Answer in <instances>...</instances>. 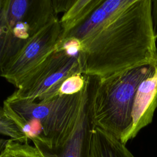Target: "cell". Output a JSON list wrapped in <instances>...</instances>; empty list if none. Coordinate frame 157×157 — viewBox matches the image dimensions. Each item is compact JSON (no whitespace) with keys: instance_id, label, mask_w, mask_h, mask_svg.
I'll return each instance as SVG.
<instances>
[{"instance_id":"cell-6","label":"cell","mask_w":157,"mask_h":157,"mask_svg":"<svg viewBox=\"0 0 157 157\" xmlns=\"http://www.w3.org/2000/svg\"><path fill=\"white\" fill-rule=\"evenodd\" d=\"M61 36L58 18L42 28L15 56L0 66L1 76L18 88L25 78L58 49Z\"/></svg>"},{"instance_id":"cell-12","label":"cell","mask_w":157,"mask_h":157,"mask_svg":"<svg viewBox=\"0 0 157 157\" xmlns=\"http://www.w3.org/2000/svg\"><path fill=\"white\" fill-rule=\"evenodd\" d=\"M0 132L21 144H28L29 139L18 123L2 107L0 111Z\"/></svg>"},{"instance_id":"cell-13","label":"cell","mask_w":157,"mask_h":157,"mask_svg":"<svg viewBox=\"0 0 157 157\" xmlns=\"http://www.w3.org/2000/svg\"><path fill=\"white\" fill-rule=\"evenodd\" d=\"M89 76L83 74H77L69 77L62 83L58 95H73L81 92Z\"/></svg>"},{"instance_id":"cell-5","label":"cell","mask_w":157,"mask_h":157,"mask_svg":"<svg viewBox=\"0 0 157 157\" xmlns=\"http://www.w3.org/2000/svg\"><path fill=\"white\" fill-rule=\"evenodd\" d=\"M82 51H71L62 46L31 73L6 100L44 102L58 95L63 82L69 77L83 74Z\"/></svg>"},{"instance_id":"cell-3","label":"cell","mask_w":157,"mask_h":157,"mask_svg":"<svg viewBox=\"0 0 157 157\" xmlns=\"http://www.w3.org/2000/svg\"><path fill=\"white\" fill-rule=\"evenodd\" d=\"M90 78L83 90L75 94H59L44 102L5 101L43 136L45 145L57 149L67 141L76 125L83 97L90 86Z\"/></svg>"},{"instance_id":"cell-14","label":"cell","mask_w":157,"mask_h":157,"mask_svg":"<svg viewBox=\"0 0 157 157\" xmlns=\"http://www.w3.org/2000/svg\"><path fill=\"white\" fill-rule=\"evenodd\" d=\"M56 14L59 12H66L75 2V0H52Z\"/></svg>"},{"instance_id":"cell-8","label":"cell","mask_w":157,"mask_h":157,"mask_svg":"<svg viewBox=\"0 0 157 157\" xmlns=\"http://www.w3.org/2000/svg\"><path fill=\"white\" fill-rule=\"evenodd\" d=\"M157 107V62L153 69L139 85L133 102L132 125L127 142L134 139L139 131L153 120Z\"/></svg>"},{"instance_id":"cell-15","label":"cell","mask_w":157,"mask_h":157,"mask_svg":"<svg viewBox=\"0 0 157 157\" xmlns=\"http://www.w3.org/2000/svg\"><path fill=\"white\" fill-rule=\"evenodd\" d=\"M152 18L155 34L157 37V0L152 1Z\"/></svg>"},{"instance_id":"cell-2","label":"cell","mask_w":157,"mask_h":157,"mask_svg":"<svg viewBox=\"0 0 157 157\" xmlns=\"http://www.w3.org/2000/svg\"><path fill=\"white\" fill-rule=\"evenodd\" d=\"M155 64L139 66L104 79L94 78L90 87L88 112L92 124L126 145L132 125L131 113L137 87Z\"/></svg>"},{"instance_id":"cell-1","label":"cell","mask_w":157,"mask_h":157,"mask_svg":"<svg viewBox=\"0 0 157 157\" xmlns=\"http://www.w3.org/2000/svg\"><path fill=\"white\" fill-rule=\"evenodd\" d=\"M69 37L80 41L83 74L90 77L104 79L157 62L152 0H103L64 39Z\"/></svg>"},{"instance_id":"cell-7","label":"cell","mask_w":157,"mask_h":157,"mask_svg":"<svg viewBox=\"0 0 157 157\" xmlns=\"http://www.w3.org/2000/svg\"><path fill=\"white\" fill-rule=\"evenodd\" d=\"M89 93L90 88L83 97L76 125L62 147L52 149L42 143H33L44 157H90L93 124L88 112Z\"/></svg>"},{"instance_id":"cell-10","label":"cell","mask_w":157,"mask_h":157,"mask_svg":"<svg viewBox=\"0 0 157 157\" xmlns=\"http://www.w3.org/2000/svg\"><path fill=\"white\" fill-rule=\"evenodd\" d=\"M102 1L103 0H75L59 20L62 29L61 41L71 30L81 25Z\"/></svg>"},{"instance_id":"cell-11","label":"cell","mask_w":157,"mask_h":157,"mask_svg":"<svg viewBox=\"0 0 157 157\" xmlns=\"http://www.w3.org/2000/svg\"><path fill=\"white\" fill-rule=\"evenodd\" d=\"M0 157H44L40 151L29 144H21L12 139L1 140Z\"/></svg>"},{"instance_id":"cell-9","label":"cell","mask_w":157,"mask_h":157,"mask_svg":"<svg viewBox=\"0 0 157 157\" xmlns=\"http://www.w3.org/2000/svg\"><path fill=\"white\" fill-rule=\"evenodd\" d=\"M90 157H135L112 134L93 126Z\"/></svg>"},{"instance_id":"cell-4","label":"cell","mask_w":157,"mask_h":157,"mask_svg":"<svg viewBox=\"0 0 157 157\" xmlns=\"http://www.w3.org/2000/svg\"><path fill=\"white\" fill-rule=\"evenodd\" d=\"M56 18L52 0H0V66Z\"/></svg>"}]
</instances>
